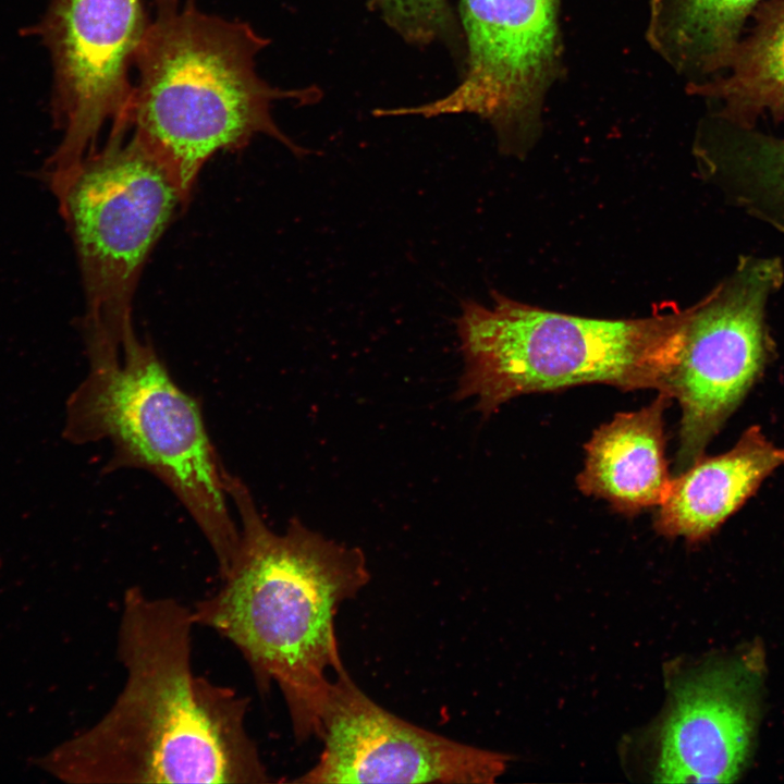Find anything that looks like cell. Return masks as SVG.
Instances as JSON below:
<instances>
[{
	"instance_id": "1",
	"label": "cell",
	"mask_w": 784,
	"mask_h": 784,
	"mask_svg": "<svg viewBox=\"0 0 784 784\" xmlns=\"http://www.w3.org/2000/svg\"><path fill=\"white\" fill-rule=\"evenodd\" d=\"M195 625L180 601L130 587L117 638L124 686L45 767L72 783L272 782L246 727L249 699L193 671Z\"/></svg>"
},
{
	"instance_id": "13",
	"label": "cell",
	"mask_w": 784,
	"mask_h": 784,
	"mask_svg": "<svg viewBox=\"0 0 784 784\" xmlns=\"http://www.w3.org/2000/svg\"><path fill=\"white\" fill-rule=\"evenodd\" d=\"M784 466V449L757 425L744 430L728 451L705 456L672 478L666 499L654 517L662 536L698 542L713 534Z\"/></svg>"
},
{
	"instance_id": "12",
	"label": "cell",
	"mask_w": 784,
	"mask_h": 784,
	"mask_svg": "<svg viewBox=\"0 0 784 784\" xmlns=\"http://www.w3.org/2000/svg\"><path fill=\"white\" fill-rule=\"evenodd\" d=\"M672 401L669 393L658 392L648 406L618 413L601 425L585 444L578 489L624 515L661 505L672 481L664 433V412Z\"/></svg>"
},
{
	"instance_id": "3",
	"label": "cell",
	"mask_w": 784,
	"mask_h": 784,
	"mask_svg": "<svg viewBox=\"0 0 784 784\" xmlns=\"http://www.w3.org/2000/svg\"><path fill=\"white\" fill-rule=\"evenodd\" d=\"M154 15L134 58L137 78L128 130L162 163L186 204L206 162L220 151L270 136L296 155L306 151L275 124L272 105L315 101L317 88L284 90L256 70L268 45L245 22L208 14L196 0H152Z\"/></svg>"
},
{
	"instance_id": "2",
	"label": "cell",
	"mask_w": 784,
	"mask_h": 784,
	"mask_svg": "<svg viewBox=\"0 0 784 784\" xmlns=\"http://www.w3.org/2000/svg\"><path fill=\"white\" fill-rule=\"evenodd\" d=\"M240 546L222 585L192 609L196 625L233 644L260 693L277 685L297 742L319 737L331 679L343 667L334 616L368 584L365 553L297 517L273 531L242 479L225 471Z\"/></svg>"
},
{
	"instance_id": "9",
	"label": "cell",
	"mask_w": 784,
	"mask_h": 784,
	"mask_svg": "<svg viewBox=\"0 0 784 784\" xmlns=\"http://www.w3.org/2000/svg\"><path fill=\"white\" fill-rule=\"evenodd\" d=\"M323 748L293 783H493L509 757L448 738L389 712L345 667L334 673L320 721Z\"/></svg>"
},
{
	"instance_id": "5",
	"label": "cell",
	"mask_w": 784,
	"mask_h": 784,
	"mask_svg": "<svg viewBox=\"0 0 784 784\" xmlns=\"http://www.w3.org/2000/svg\"><path fill=\"white\" fill-rule=\"evenodd\" d=\"M689 308L640 319L546 310L495 293L466 299L456 320L464 369L454 399L488 417L519 395L603 383L667 393Z\"/></svg>"
},
{
	"instance_id": "6",
	"label": "cell",
	"mask_w": 784,
	"mask_h": 784,
	"mask_svg": "<svg viewBox=\"0 0 784 784\" xmlns=\"http://www.w3.org/2000/svg\"><path fill=\"white\" fill-rule=\"evenodd\" d=\"M127 134L111 127L102 148L49 184L77 257L84 320L113 335L133 324L134 293L146 260L186 205L168 170Z\"/></svg>"
},
{
	"instance_id": "10",
	"label": "cell",
	"mask_w": 784,
	"mask_h": 784,
	"mask_svg": "<svg viewBox=\"0 0 784 784\" xmlns=\"http://www.w3.org/2000/svg\"><path fill=\"white\" fill-rule=\"evenodd\" d=\"M461 9L468 47L462 82L434 101L377 114L471 113L499 131L530 118L556 64L558 0H461Z\"/></svg>"
},
{
	"instance_id": "14",
	"label": "cell",
	"mask_w": 784,
	"mask_h": 784,
	"mask_svg": "<svg viewBox=\"0 0 784 784\" xmlns=\"http://www.w3.org/2000/svg\"><path fill=\"white\" fill-rule=\"evenodd\" d=\"M752 16L726 69L693 85L718 102V117L745 126L767 114L784 119V0H764Z\"/></svg>"
},
{
	"instance_id": "8",
	"label": "cell",
	"mask_w": 784,
	"mask_h": 784,
	"mask_svg": "<svg viewBox=\"0 0 784 784\" xmlns=\"http://www.w3.org/2000/svg\"><path fill=\"white\" fill-rule=\"evenodd\" d=\"M148 20L142 0H51L45 35L62 138L45 166L47 182L95 150L106 123L126 125L130 70Z\"/></svg>"
},
{
	"instance_id": "15",
	"label": "cell",
	"mask_w": 784,
	"mask_h": 784,
	"mask_svg": "<svg viewBox=\"0 0 784 784\" xmlns=\"http://www.w3.org/2000/svg\"><path fill=\"white\" fill-rule=\"evenodd\" d=\"M707 158L732 203L784 235V138L715 115Z\"/></svg>"
},
{
	"instance_id": "4",
	"label": "cell",
	"mask_w": 784,
	"mask_h": 784,
	"mask_svg": "<svg viewBox=\"0 0 784 784\" xmlns=\"http://www.w3.org/2000/svg\"><path fill=\"white\" fill-rule=\"evenodd\" d=\"M88 371L71 393L63 436L72 443L108 441L109 469L146 470L187 510L216 556L219 576L238 551L225 471L207 432L199 402L172 379L134 327L120 339L82 324Z\"/></svg>"
},
{
	"instance_id": "17",
	"label": "cell",
	"mask_w": 784,
	"mask_h": 784,
	"mask_svg": "<svg viewBox=\"0 0 784 784\" xmlns=\"http://www.w3.org/2000/svg\"><path fill=\"white\" fill-rule=\"evenodd\" d=\"M388 24L406 41L428 45L452 28L446 0H372Z\"/></svg>"
},
{
	"instance_id": "16",
	"label": "cell",
	"mask_w": 784,
	"mask_h": 784,
	"mask_svg": "<svg viewBox=\"0 0 784 784\" xmlns=\"http://www.w3.org/2000/svg\"><path fill=\"white\" fill-rule=\"evenodd\" d=\"M670 1L672 51L682 66L705 76L726 69L747 19L764 0Z\"/></svg>"
},
{
	"instance_id": "7",
	"label": "cell",
	"mask_w": 784,
	"mask_h": 784,
	"mask_svg": "<svg viewBox=\"0 0 784 784\" xmlns=\"http://www.w3.org/2000/svg\"><path fill=\"white\" fill-rule=\"evenodd\" d=\"M783 283L781 258L744 255L730 275L689 307L667 384L682 409L677 470L705 455L775 357L767 307Z\"/></svg>"
},
{
	"instance_id": "11",
	"label": "cell",
	"mask_w": 784,
	"mask_h": 784,
	"mask_svg": "<svg viewBox=\"0 0 784 784\" xmlns=\"http://www.w3.org/2000/svg\"><path fill=\"white\" fill-rule=\"evenodd\" d=\"M763 674L758 646L682 678L659 733L662 783H731L750 755Z\"/></svg>"
}]
</instances>
